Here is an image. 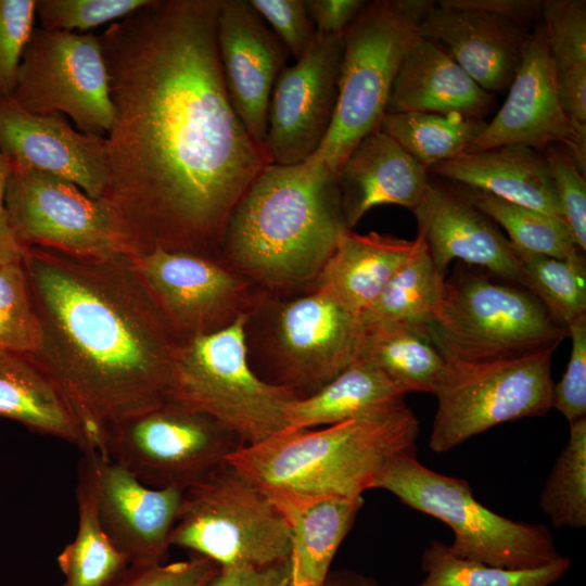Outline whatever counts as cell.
Segmentation results:
<instances>
[{"label": "cell", "instance_id": "ba28073f", "mask_svg": "<svg viewBox=\"0 0 586 586\" xmlns=\"http://www.w3.org/2000/svg\"><path fill=\"white\" fill-rule=\"evenodd\" d=\"M429 334L443 355L467 361L556 349L569 336L526 289L466 270L445 279Z\"/></svg>", "mask_w": 586, "mask_h": 586}, {"label": "cell", "instance_id": "7c38bea8", "mask_svg": "<svg viewBox=\"0 0 586 586\" xmlns=\"http://www.w3.org/2000/svg\"><path fill=\"white\" fill-rule=\"evenodd\" d=\"M13 98L29 112L60 113L79 131L105 137L113 106L99 36L35 27L22 55Z\"/></svg>", "mask_w": 586, "mask_h": 586}, {"label": "cell", "instance_id": "8d00e7d4", "mask_svg": "<svg viewBox=\"0 0 586 586\" xmlns=\"http://www.w3.org/2000/svg\"><path fill=\"white\" fill-rule=\"evenodd\" d=\"M538 506L557 528L586 526V418L570 423L569 440L544 484Z\"/></svg>", "mask_w": 586, "mask_h": 586}, {"label": "cell", "instance_id": "7a4b0ae2", "mask_svg": "<svg viewBox=\"0 0 586 586\" xmlns=\"http://www.w3.org/2000/svg\"><path fill=\"white\" fill-rule=\"evenodd\" d=\"M22 265L40 326L33 356L100 453L107 426L167 400L182 341L130 255L29 247Z\"/></svg>", "mask_w": 586, "mask_h": 586}, {"label": "cell", "instance_id": "ac0fdd59", "mask_svg": "<svg viewBox=\"0 0 586 586\" xmlns=\"http://www.w3.org/2000/svg\"><path fill=\"white\" fill-rule=\"evenodd\" d=\"M508 95L496 116L466 149L474 153L499 145L521 144L543 152L559 144L585 173L586 137L572 126L557 95L556 68L539 22L533 28Z\"/></svg>", "mask_w": 586, "mask_h": 586}, {"label": "cell", "instance_id": "2e32d148", "mask_svg": "<svg viewBox=\"0 0 586 586\" xmlns=\"http://www.w3.org/2000/svg\"><path fill=\"white\" fill-rule=\"evenodd\" d=\"M131 257L182 342L249 314L252 282L218 259L160 249Z\"/></svg>", "mask_w": 586, "mask_h": 586}, {"label": "cell", "instance_id": "e0dca14e", "mask_svg": "<svg viewBox=\"0 0 586 586\" xmlns=\"http://www.w3.org/2000/svg\"><path fill=\"white\" fill-rule=\"evenodd\" d=\"M342 52L343 35H316L306 54L280 73L263 142L268 164L304 163L322 144L335 111Z\"/></svg>", "mask_w": 586, "mask_h": 586}, {"label": "cell", "instance_id": "d6986e66", "mask_svg": "<svg viewBox=\"0 0 586 586\" xmlns=\"http://www.w3.org/2000/svg\"><path fill=\"white\" fill-rule=\"evenodd\" d=\"M0 151L12 169H33L67 180L101 199L107 183L105 137L88 135L60 113L36 114L14 98L0 99Z\"/></svg>", "mask_w": 586, "mask_h": 586}, {"label": "cell", "instance_id": "6da1fadb", "mask_svg": "<svg viewBox=\"0 0 586 586\" xmlns=\"http://www.w3.org/2000/svg\"><path fill=\"white\" fill-rule=\"evenodd\" d=\"M218 7L150 0L99 36L113 106L101 199L130 256L218 259L232 209L268 164L225 86Z\"/></svg>", "mask_w": 586, "mask_h": 586}, {"label": "cell", "instance_id": "bcb514c9", "mask_svg": "<svg viewBox=\"0 0 586 586\" xmlns=\"http://www.w3.org/2000/svg\"><path fill=\"white\" fill-rule=\"evenodd\" d=\"M220 566L196 556L184 561L155 565H129L112 586H209Z\"/></svg>", "mask_w": 586, "mask_h": 586}, {"label": "cell", "instance_id": "44dd1931", "mask_svg": "<svg viewBox=\"0 0 586 586\" xmlns=\"http://www.w3.org/2000/svg\"><path fill=\"white\" fill-rule=\"evenodd\" d=\"M412 213L418 235L442 277L446 278L449 264L459 259L520 284L519 262L512 244L462 189L430 180Z\"/></svg>", "mask_w": 586, "mask_h": 586}, {"label": "cell", "instance_id": "f907efd6", "mask_svg": "<svg viewBox=\"0 0 586 586\" xmlns=\"http://www.w3.org/2000/svg\"><path fill=\"white\" fill-rule=\"evenodd\" d=\"M12 171L9 160L0 151V264L21 262L25 250L12 231L5 206V191Z\"/></svg>", "mask_w": 586, "mask_h": 586}, {"label": "cell", "instance_id": "ffe728a7", "mask_svg": "<svg viewBox=\"0 0 586 586\" xmlns=\"http://www.w3.org/2000/svg\"><path fill=\"white\" fill-rule=\"evenodd\" d=\"M216 41L232 106L263 146L271 92L290 54L249 0H219Z\"/></svg>", "mask_w": 586, "mask_h": 586}, {"label": "cell", "instance_id": "9a60e30c", "mask_svg": "<svg viewBox=\"0 0 586 586\" xmlns=\"http://www.w3.org/2000/svg\"><path fill=\"white\" fill-rule=\"evenodd\" d=\"M79 483L91 496L99 522L129 565L164 563L184 488L151 487L98 451L84 454Z\"/></svg>", "mask_w": 586, "mask_h": 586}, {"label": "cell", "instance_id": "1f68e13d", "mask_svg": "<svg viewBox=\"0 0 586 586\" xmlns=\"http://www.w3.org/2000/svg\"><path fill=\"white\" fill-rule=\"evenodd\" d=\"M486 122L457 114L386 113L380 128L426 170L457 157L481 135Z\"/></svg>", "mask_w": 586, "mask_h": 586}, {"label": "cell", "instance_id": "b9f144b4", "mask_svg": "<svg viewBox=\"0 0 586 586\" xmlns=\"http://www.w3.org/2000/svg\"><path fill=\"white\" fill-rule=\"evenodd\" d=\"M548 163L562 216L577 246L586 250V181L585 173L562 145L552 144L543 151Z\"/></svg>", "mask_w": 586, "mask_h": 586}, {"label": "cell", "instance_id": "7402d4cb", "mask_svg": "<svg viewBox=\"0 0 586 586\" xmlns=\"http://www.w3.org/2000/svg\"><path fill=\"white\" fill-rule=\"evenodd\" d=\"M533 28L496 15L435 2L419 36L437 44L484 90H506L523 59Z\"/></svg>", "mask_w": 586, "mask_h": 586}, {"label": "cell", "instance_id": "7dc6e473", "mask_svg": "<svg viewBox=\"0 0 586 586\" xmlns=\"http://www.w3.org/2000/svg\"><path fill=\"white\" fill-rule=\"evenodd\" d=\"M316 34L342 36L356 20L367 1L362 0H303Z\"/></svg>", "mask_w": 586, "mask_h": 586}, {"label": "cell", "instance_id": "9c48e42d", "mask_svg": "<svg viewBox=\"0 0 586 586\" xmlns=\"http://www.w3.org/2000/svg\"><path fill=\"white\" fill-rule=\"evenodd\" d=\"M170 546L220 568L266 566L289 559L290 533L265 493L227 461L184 488Z\"/></svg>", "mask_w": 586, "mask_h": 586}, {"label": "cell", "instance_id": "7bdbcfd3", "mask_svg": "<svg viewBox=\"0 0 586 586\" xmlns=\"http://www.w3.org/2000/svg\"><path fill=\"white\" fill-rule=\"evenodd\" d=\"M566 329L572 340L571 355L561 380L553 383L552 408L570 424L586 418V315Z\"/></svg>", "mask_w": 586, "mask_h": 586}, {"label": "cell", "instance_id": "f35d334b", "mask_svg": "<svg viewBox=\"0 0 586 586\" xmlns=\"http://www.w3.org/2000/svg\"><path fill=\"white\" fill-rule=\"evenodd\" d=\"M150 0H37L36 20L40 28L86 34L101 25L113 24Z\"/></svg>", "mask_w": 586, "mask_h": 586}, {"label": "cell", "instance_id": "836d02e7", "mask_svg": "<svg viewBox=\"0 0 586 586\" xmlns=\"http://www.w3.org/2000/svg\"><path fill=\"white\" fill-rule=\"evenodd\" d=\"M462 190L477 208L506 230L508 240L517 249L560 259H585L562 218L479 190Z\"/></svg>", "mask_w": 586, "mask_h": 586}, {"label": "cell", "instance_id": "277c9868", "mask_svg": "<svg viewBox=\"0 0 586 586\" xmlns=\"http://www.w3.org/2000/svg\"><path fill=\"white\" fill-rule=\"evenodd\" d=\"M419 434L404 400L319 430H283L227 461L262 491L359 498L393 457L417 449Z\"/></svg>", "mask_w": 586, "mask_h": 586}, {"label": "cell", "instance_id": "8fae6325", "mask_svg": "<svg viewBox=\"0 0 586 586\" xmlns=\"http://www.w3.org/2000/svg\"><path fill=\"white\" fill-rule=\"evenodd\" d=\"M244 445L213 418L165 400L107 426L100 454L151 487L186 488Z\"/></svg>", "mask_w": 586, "mask_h": 586}, {"label": "cell", "instance_id": "603a6c76", "mask_svg": "<svg viewBox=\"0 0 586 586\" xmlns=\"http://www.w3.org/2000/svg\"><path fill=\"white\" fill-rule=\"evenodd\" d=\"M428 174L381 128L366 136L336 176L347 228L352 230L369 209L379 205L413 211L430 181Z\"/></svg>", "mask_w": 586, "mask_h": 586}, {"label": "cell", "instance_id": "cb8c5ba5", "mask_svg": "<svg viewBox=\"0 0 586 586\" xmlns=\"http://www.w3.org/2000/svg\"><path fill=\"white\" fill-rule=\"evenodd\" d=\"M263 492L289 528L291 586H322L364 498L304 495L284 489Z\"/></svg>", "mask_w": 586, "mask_h": 586}, {"label": "cell", "instance_id": "f6af8a7d", "mask_svg": "<svg viewBox=\"0 0 586 586\" xmlns=\"http://www.w3.org/2000/svg\"><path fill=\"white\" fill-rule=\"evenodd\" d=\"M209 586H291L289 562L266 566L220 568ZM322 586H380L378 581L360 572L330 570Z\"/></svg>", "mask_w": 586, "mask_h": 586}, {"label": "cell", "instance_id": "d590c367", "mask_svg": "<svg viewBox=\"0 0 586 586\" xmlns=\"http://www.w3.org/2000/svg\"><path fill=\"white\" fill-rule=\"evenodd\" d=\"M513 250L519 262L520 284L543 303L558 323L568 328L586 315L585 259H560L515 246Z\"/></svg>", "mask_w": 586, "mask_h": 586}, {"label": "cell", "instance_id": "681fc988", "mask_svg": "<svg viewBox=\"0 0 586 586\" xmlns=\"http://www.w3.org/2000/svg\"><path fill=\"white\" fill-rule=\"evenodd\" d=\"M441 3L479 11L530 26L540 18L542 2L538 0H442ZM540 22V21H538Z\"/></svg>", "mask_w": 586, "mask_h": 586}, {"label": "cell", "instance_id": "ab89813d", "mask_svg": "<svg viewBox=\"0 0 586 586\" xmlns=\"http://www.w3.org/2000/svg\"><path fill=\"white\" fill-rule=\"evenodd\" d=\"M540 23L556 72L586 65L585 0H544Z\"/></svg>", "mask_w": 586, "mask_h": 586}, {"label": "cell", "instance_id": "5b68a950", "mask_svg": "<svg viewBox=\"0 0 586 586\" xmlns=\"http://www.w3.org/2000/svg\"><path fill=\"white\" fill-rule=\"evenodd\" d=\"M435 4L429 0H375L343 34L337 100L330 129L305 163L336 178L346 157L386 114L394 79L420 22Z\"/></svg>", "mask_w": 586, "mask_h": 586}, {"label": "cell", "instance_id": "30bf717a", "mask_svg": "<svg viewBox=\"0 0 586 586\" xmlns=\"http://www.w3.org/2000/svg\"><path fill=\"white\" fill-rule=\"evenodd\" d=\"M555 351L487 361L442 354L445 366L432 393L437 409L431 450L447 453L500 423L545 416L552 408Z\"/></svg>", "mask_w": 586, "mask_h": 586}, {"label": "cell", "instance_id": "52a82bcc", "mask_svg": "<svg viewBox=\"0 0 586 586\" xmlns=\"http://www.w3.org/2000/svg\"><path fill=\"white\" fill-rule=\"evenodd\" d=\"M372 488L387 491L407 507L447 524L454 533L448 549L459 558L524 570L562 556L546 525L514 521L488 509L474 497L467 480L425 467L417 449L393 457Z\"/></svg>", "mask_w": 586, "mask_h": 586}, {"label": "cell", "instance_id": "4fadbf2b", "mask_svg": "<svg viewBox=\"0 0 586 586\" xmlns=\"http://www.w3.org/2000/svg\"><path fill=\"white\" fill-rule=\"evenodd\" d=\"M5 206L23 249L43 247L78 257L128 254L112 213L74 183L33 169H13Z\"/></svg>", "mask_w": 586, "mask_h": 586}, {"label": "cell", "instance_id": "74e56055", "mask_svg": "<svg viewBox=\"0 0 586 586\" xmlns=\"http://www.w3.org/2000/svg\"><path fill=\"white\" fill-rule=\"evenodd\" d=\"M40 326L22 260L0 264V348L35 354Z\"/></svg>", "mask_w": 586, "mask_h": 586}, {"label": "cell", "instance_id": "60d3db41", "mask_svg": "<svg viewBox=\"0 0 586 586\" xmlns=\"http://www.w3.org/2000/svg\"><path fill=\"white\" fill-rule=\"evenodd\" d=\"M37 0H0V99L13 98L24 49L35 29Z\"/></svg>", "mask_w": 586, "mask_h": 586}, {"label": "cell", "instance_id": "e575fe53", "mask_svg": "<svg viewBox=\"0 0 586 586\" xmlns=\"http://www.w3.org/2000/svg\"><path fill=\"white\" fill-rule=\"evenodd\" d=\"M571 568L569 557L539 568L511 570L453 555L444 542L432 540L421 557L424 578L416 586H551Z\"/></svg>", "mask_w": 586, "mask_h": 586}, {"label": "cell", "instance_id": "83f0119b", "mask_svg": "<svg viewBox=\"0 0 586 586\" xmlns=\"http://www.w3.org/2000/svg\"><path fill=\"white\" fill-rule=\"evenodd\" d=\"M0 417L91 453L74 410L33 354L0 348Z\"/></svg>", "mask_w": 586, "mask_h": 586}, {"label": "cell", "instance_id": "4dcf8cb0", "mask_svg": "<svg viewBox=\"0 0 586 586\" xmlns=\"http://www.w3.org/2000/svg\"><path fill=\"white\" fill-rule=\"evenodd\" d=\"M357 359L372 362L405 395L433 393L445 366L428 332L404 326L366 330Z\"/></svg>", "mask_w": 586, "mask_h": 586}, {"label": "cell", "instance_id": "3957f363", "mask_svg": "<svg viewBox=\"0 0 586 586\" xmlns=\"http://www.w3.org/2000/svg\"><path fill=\"white\" fill-rule=\"evenodd\" d=\"M347 228L336 178L267 164L232 209L218 259L269 289L317 278Z\"/></svg>", "mask_w": 586, "mask_h": 586}, {"label": "cell", "instance_id": "f546056e", "mask_svg": "<svg viewBox=\"0 0 586 586\" xmlns=\"http://www.w3.org/2000/svg\"><path fill=\"white\" fill-rule=\"evenodd\" d=\"M445 279L435 269L420 238L415 254L360 315L365 331L383 326H404L429 333L442 301Z\"/></svg>", "mask_w": 586, "mask_h": 586}, {"label": "cell", "instance_id": "f1b7e54d", "mask_svg": "<svg viewBox=\"0 0 586 586\" xmlns=\"http://www.w3.org/2000/svg\"><path fill=\"white\" fill-rule=\"evenodd\" d=\"M404 400L405 394L377 366L357 359L316 392L292 399L285 430L332 425Z\"/></svg>", "mask_w": 586, "mask_h": 586}, {"label": "cell", "instance_id": "8992f818", "mask_svg": "<svg viewBox=\"0 0 586 586\" xmlns=\"http://www.w3.org/2000/svg\"><path fill=\"white\" fill-rule=\"evenodd\" d=\"M250 314L230 324L182 342L175 357L167 400L204 413L244 445L262 442L286 429L291 388L260 379L247 351Z\"/></svg>", "mask_w": 586, "mask_h": 586}, {"label": "cell", "instance_id": "c3c4849f", "mask_svg": "<svg viewBox=\"0 0 586 586\" xmlns=\"http://www.w3.org/2000/svg\"><path fill=\"white\" fill-rule=\"evenodd\" d=\"M556 88L565 116L574 129L586 137V65L556 72Z\"/></svg>", "mask_w": 586, "mask_h": 586}, {"label": "cell", "instance_id": "484cf974", "mask_svg": "<svg viewBox=\"0 0 586 586\" xmlns=\"http://www.w3.org/2000/svg\"><path fill=\"white\" fill-rule=\"evenodd\" d=\"M428 173L563 219L545 155L530 146L506 144L461 154Z\"/></svg>", "mask_w": 586, "mask_h": 586}, {"label": "cell", "instance_id": "ee69618b", "mask_svg": "<svg viewBox=\"0 0 586 586\" xmlns=\"http://www.w3.org/2000/svg\"><path fill=\"white\" fill-rule=\"evenodd\" d=\"M295 61L311 48L316 30L303 0H249Z\"/></svg>", "mask_w": 586, "mask_h": 586}, {"label": "cell", "instance_id": "d4e9b609", "mask_svg": "<svg viewBox=\"0 0 586 586\" xmlns=\"http://www.w3.org/2000/svg\"><path fill=\"white\" fill-rule=\"evenodd\" d=\"M494 94L480 87L434 42L412 43L394 79L386 113L457 114L484 119Z\"/></svg>", "mask_w": 586, "mask_h": 586}, {"label": "cell", "instance_id": "5bb4252c", "mask_svg": "<svg viewBox=\"0 0 586 586\" xmlns=\"http://www.w3.org/2000/svg\"><path fill=\"white\" fill-rule=\"evenodd\" d=\"M269 334L280 385L307 396L357 360L365 329L360 316L316 289L275 306Z\"/></svg>", "mask_w": 586, "mask_h": 586}, {"label": "cell", "instance_id": "4316f807", "mask_svg": "<svg viewBox=\"0 0 586 586\" xmlns=\"http://www.w3.org/2000/svg\"><path fill=\"white\" fill-rule=\"evenodd\" d=\"M419 245L418 235L409 241L347 230L316 278V289L360 316Z\"/></svg>", "mask_w": 586, "mask_h": 586}, {"label": "cell", "instance_id": "d6a6232c", "mask_svg": "<svg viewBox=\"0 0 586 586\" xmlns=\"http://www.w3.org/2000/svg\"><path fill=\"white\" fill-rule=\"evenodd\" d=\"M78 526L75 538L58 557L62 586H112L129 563L102 528L93 500L77 486Z\"/></svg>", "mask_w": 586, "mask_h": 586}]
</instances>
